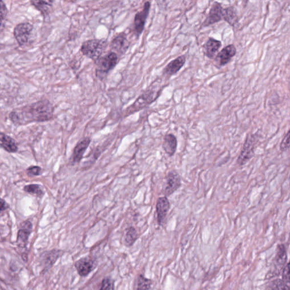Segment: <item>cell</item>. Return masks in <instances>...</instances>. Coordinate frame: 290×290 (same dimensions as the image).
<instances>
[{
  "label": "cell",
  "instance_id": "cell-29",
  "mask_svg": "<svg viewBox=\"0 0 290 290\" xmlns=\"http://www.w3.org/2000/svg\"><path fill=\"white\" fill-rule=\"evenodd\" d=\"M114 281L111 278L103 279L101 289L99 290H114Z\"/></svg>",
  "mask_w": 290,
  "mask_h": 290
},
{
  "label": "cell",
  "instance_id": "cell-23",
  "mask_svg": "<svg viewBox=\"0 0 290 290\" xmlns=\"http://www.w3.org/2000/svg\"><path fill=\"white\" fill-rule=\"evenodd\" d=\"M53 1H31L32 5L41 13L43 16H47L51 10Z\"/></svg>",
  "mask_w": 290,
  "mask_h": 290
},
{
  "label": "cell",
  "instance_id": "cell-34",
  "mask_svg": "<svg viewBox=\"0 0 290 290\" xmlns=\"http://www.w3.org/2000/svg\"><path fill=\"white\" fill-rule=\"evenodd\" d=\"M22 259L25 261H27V255H26V254H23V255H22Z\"/></svg>",
  "mask_w": 290,
  "mask_h": 290
},
{
  "label": "cell",
  "instance_id": "cell-33",
  "mask_svg": "<svg viewBox=\"0 0 290 290\" xmlns=\"http://www.w3.org/2000/svg\"><path fill=\"white\" fill-rule=\"evenodd\" d=\"M9 208L8 204L6 203L4 200L0 198V213Z\"/></svg>",
  "mask_w": 290,
  "mask_h": 290
},
{
  "label": "cell",
  "instance_id": "cell-14",
  "mask_svg": "<svg viewBox=\"0 0 290 290\" xmlns=\"http://www.w3.org/2000/svg\"><path fill=\"white\" fill-rule=\"evenodd\" d=\"M79 275L81 277H87L96 267L95 261L89 257L82 258L74 264Z\"/></svg>",
  "mask_w": 290,
  "mask_h": 290
},
{
  "label": "cell",
  "instance_id": "cell-6",
  "mask_svg": "<svg viewBox=\"0 0 290 290\" xmlns=\"http://www.w3.org/2000/svg\"><path fill=\"white\" fill-rule=\"evenodd\" d=\"M33 26L29 22L17 24L14 29V36L21 46L27 45L31 38Z\"/></svg>",
  "mask_w": 290,
  "mask_h": 290
},
{
  "label": "cell",
  "instance_id": "cell-3",
  "mask_svg": "<svg viewBox=\"0 0 290 290\" xmlns=\"http://www.w3.org/2000/svg\"><path fill=\"white\" fill-rule=\"evenodd\" d=\"M118 61H119V56L116 53L112 51L109 52L95 61L96 77L100 80H103L110 71L116 67Z\"/></svg>",
  "mask_w": 290,
  "mask_h": 290
},
{
  "label": "cell",
  "instance_id": "cell-20",
  "mask_svg": "<svg viewBox=\"0 0 290 290\" xmlns=\"http://www.w3.org/2000/svg\"><path fill=\"white\" fill-rule=\"evenodd\" d=\"M0 147L10 153H16L19 149L16 141L1 132H0Z\"/></svg>",
  "mask_w": 290,
  "mask_h": 290
},
{
  "label": "cell",
  "instance_id": "cell-5",
  "mask_svg": "<svg viewBox=\"0 0 290 290\" xmlns=\"http://www.w3.org/2000/svg\"><path fill=\"white\" fill-rule=\"evenodd\" d=\"M259 141V134H248L245 139L241 153L238 157L237 163L239 166H244L255 155V149Z\"/></svg>",
  "mask_w": 290,
  "mask_h": 290
},
{
  "label": "cell",
  "instance_id": "cell-17",
  "mask_svg": "<svg viewBox=\"0 0 290 290\" xmlns=\"http://www.w3.org/2000/svg\"><path fill=\"white\" fill-rule=\"evenodd\" d=\"M185 62V55L178 57L177 58L172 60L164 67L163 71V74L168 77L174 76L181 69V68L184 66Z\"/></svg>",
  "mask_w": 290,
  "mask_h": 290
},
{
  "label": "cell",
  "instance_id": "cell-32",
  "mask_svg": "<svg viewBox=\"0 0 290 290\" xmlns=\"http://www.w3.org/2000/svg\"><path fill=\"white\" fill-rule=\"evenodd\" d=\"M26 171L28 176H39L41 174L42 168L37 166H30L27 168Z\"/></svg>",
  "mask_w": 290,
  "mask_h": 290
},
{
  "label": "cell",
  "instance_id": "cell-18",
  "mask_svg": "<svg viewBox=\"0 0 290 290\" xmlns=\"http://www.w3.org/2000/svg\"><path fill=\"white\" fill-rule=\"evenodd\" d=\"M91 143V139L85 137L82 139L75 146L72 155V162L73 163H80L87 150Z\"/></svg>",
  "mask_w": 290,
  "mask_h": 290
},
{
  "label": "cell",
  "instance_id": "cell-28",
  "mask_svg": "<svg viewBox=\"0 0 290 290\" xmlns=\"http://www.w3.org/2000/svg\"><path fill=\"white\" fill-rule=\"evenodd\" d=\"M267 290H290V286L286 285L281 279H277L270 283Z\"/></svg>",
  "mask_w": 290,
  "mask_h": 290
},
{
  "label": "cell",
  "instance_id": "cell-30",
  "mask_svg": "<svg viewBox=\"0 0 290 290\" xmlns=\"http://www.w3.org/2000/svg\"><path fill=\"white\" fill-rule=\"evenodd\" d=\"M290 131H289L287 134L285 136L284 139H282L280 146H279V148H280V150L282 152H286L290 148Z\"/></svg>",
  "mask_w": 290,
  "mask_h": 290
},
{
  "label": "cell",
  "instance_id": "cell-24",
  "mask_svg": "<svg viewBox=\"0 0 290 290\" xmlns=\"http://www.w3.org/2000/svg\"><path fill=\"white\" fill-rule=\"evenodd\" d=\"M153 282L151 279L146 278L144 275H139L137 278L135 290H150Z\"/></svg>",
  "mask_w": 290,
  "mask_h": 290
},
{
  "label": "cell",
  "instance_id": "cell-15",
  "mask_svg": "<svg viewBox=\"0 0 290 290\" xmlns=\"http://www.w3.org/2000/svg\"><path fill=\"white\" fill-rule=\"evenodd\" d=\"M33 225L29 221H25L21 224L20 229L18 232L17 242L18 245L22 248L26 247L28 238L32 232Z\"/></svg>",
  "mask_w": 290,
  "mask_h": 290
},
{
  "label": "cell",
  "instance_id": "cell-2",
  "mask_svg": "<svg viewBox=\"0 0 290 290\" xmlns=\"http://www.w3.org/2000/svg\"><path fill=\"white\" fill-rule=\"evenodd\" d=\"M107 45L108 42L105 39H91L84 42L80 50L82 54L95 62L102 56Z\"/></svg>",
  "mask_w": 290,
  "mask_h": 290
},
{
  "label": "cell",
  "instance_id": "cell-10",
  "mask_svg": "<svg viewBox=\"0 0 290 290\" xmlns=\"http://www.w3.org/2000/svg\"><path fill=\"white\" fill-rule=\"evenodd\" d=\"M223 8L221 3L215 2L211 7L208 15L203 21L201 27H206L223 20Z\"/></svg>",
  "mask_w": 290,
  "mask_h": 290
},
{
  "label": "cell",
  "instance_id": "cell-9",
  "mask_svg": "<svg viewBox=\"0 0 290 290\" xmlns=\"http://www.w3.org/2000/svg\"><path fill=\"white\" fill-rule=\"evenodd\" d=\"M151 3L146 1L144 3V8L140 12L135 14L134 20V31L137 37H139L144 30L147 19L149 14Z\"/></svg>",
  "mask_w": 290,
  "mask_h": 290
},
{
  "label": "cell",
  "instance_id": "cell-12",
  "mask_svg": "<svg viewBox=\"0 0 290 290\" xmlns=\"http://www.w3.org/2000/svg\"><path fill=\"white\" fill-rule=\"evenodd\" d=\"M61 250L53 249L46 251L41 256V264L43 267V272H46L51 268L55 264L59 258L63 255Z\"/></svg>",
  "mask_w": 290,
  "mask_h": 290
},
{
  "label": "cell",
  "instance_id": "cell-8",
  "mask_svg": "<svg viewBox=\"0 0 290 290\" xmlns=\"http://www.w3.org/2000/svg\"><path fill=\"white\" fill-rule=\"evenodd\" d=\"M237 50L234 45H229L225 46L214 58V64L217 67L227 65L236 55Z\"/></svg>",
  "mask_w": 290,
  "mask_h": 290
},
{
  "label": "cell",
  "instance_id": "cell-4",
  "mask_svg": "<svg viewBox=\"0 0 290 290\" xmlns=\"http://www.w3.org/2000/svg\"><path fill=\"white\" fill-rule=\"evenodd\" d=\"M161 91L162 89L157 91L152 88L147 89L142 95L139 96L133 105L128 107L125 112L126 116L137 112L155 102L159 96Z\"/></svg>",
  "mask_w": 290,
  "mask_h": 290
},
{
  "label": "cell",
  "instance_id": "cell-11",
  "mask_svg": "<svg viewBox=\"0 0 290 290\" xmlns=\"http://www.w3.org/2000/svg\"><path fill=\"white\" fill-rule=\"evenodd\" d=\"M130 47V42L125 32H122L114 37L111 44V48L112 52L116 53L118 56L123 55Z\"/></svg>",
  "mask_w": 290,
  "mask_h": 290
},
{
  "label": "cell",
  "instance_id": "cell-7",
  "mask_svg": "<svg viewBox=\"0 0 290 290\" xmlns=\"http://www.w3.org/2000/svg\"><path fill=\"white\" fill-rule=\"evenodd\" d=\"M181 182L180 175L176 171H171L166 177V183L163 186V194L167 196L173 195L181 187Z\"/></svg>",
  "mask_w": 290,
  "mask_h": 290
},
{
  "label": "cell",
  "instance_id": "cell-22",
  "mask_svg": "<svg viewBox=\"0 0 290 290\" xmlns=\"http://www.w3.org/2000/svg\"><path fill=\"white\" fill-rule=\"evenodd\" d=\"M223 20L232 26L238 23L239 17L237 10L233 6H229L223 9Z\"/></svg>",
  "mask_w": 290,
  "mask_h": 290
},
{
  "label": "cell",
  "instance_id": "cell-19",
  "mask_svg": "<svg viewBox=\"0 0 290 290\" xmlns=\"http://www.w3.org/2000/svg\"><path fill=\"white\" fill-rule=\"evenodd\" d=\"M177 138L173 134H168L164 136L162 147L168 156H174L177 152Z\"/></svg>",
  "mask_w": 290,
  "mask_h": 290
},
{
  "label": "cell",
  "instance_id": "cell-1",
  "mask_svg": "<svg viewBox=\"0 0 290 290\" xmlns=\"http://www.w3.org/2000/svg\"><path fill=\"white\" fill-rule=\"evenodd\" d=\"M54 108L48 100H41L30 106L13 111L9 118L14 124L24 125L32 122H44L53 117Z\"/></svg>",
  "mask_w": 290,
  "mask_h": 290
},
{
  "label": "cell",
  "instance_id": "cell-31",
  "mask_svg": "<svg viewBox=\"0 0 290 290\" xmlns=\"http://www.w3.org/2000/svg\"><path fill=\"white\" fill-rule=\"evenodd\" d=\"M286 285L290 286V263L286 265L282 270V279Z\"/></svg>",
  "mask_w": 290,
  "mask_h": 290
},
{
  "label": "cell",
  "instance_id": "cell-16",
  "mask_svg": "<svg viewBox=\"0 0 290 290\" xmlns=\"http://www.w3.org/2000/svg\"><path fill=\"white\" fill-rule=\"evenodd\" d=\"M222 45L223 44L221 41L212 37L209 38L203 45L204 55L210 59H214L221 48Z\"/></svg>",
  "mask_w": 290,
  "mask_h": 290
},
{
  "label": "cell",
  "instance_id": "cell-13",
  "mask_svg": "<svg viewBox=\"0 0 290 290\" xmlns=\"http://www.w3.org/2000/svg\"><path fill=\"white\" fill-rule=\"evenodd\" d=\"M170 209V203L167 197H161L157 199L156 204L157 221L159 225H162L165 221Z\"/></svg>",
  "mask_w": 290,
  "mask_h": 290
},
{
  "label": "cell",
  "instance_id": "cell-27",
  "mask_svg": "<svg viewBox=\"0 0 290 290\" xmlns=\"http://www.w3.org/2000/svg\"><path fill=\"white\" fill-rule=\"evenodd\" d=\"M23 190L24 192L38 197H42L45 195V192L42 189V186L39 184L26 185L24 187Z\"/></svg>",
  "mask_w": 290,
  "mask_h": 290
},
{
  "label": "cell",
  "instance_id": "cell-21",
  "mask_svg": "<svg viewBox=\"0 0 290 290\" xmlns=\"http://www.w3.org/2000/svg\"><path fill=\"white\" fill-rule=\"evenodd\" d=\"M287 261V252L284 245H279L277 247V253L275 256V268L277 271L282 269L286 266Z\"/></svg>",
  "mask_w": 290,
  "mask_h": 290
},
{
  "label": "cell",
  "instance_id": "cell-26",
  "mask_svg": "<svg viewBox=\"0 0 290 290\" xmlns=\"http://www.w3.org/2000/svg\"><path fill=\"white\" fill-rule=\"evenodd\" d=\"M8 13L5 2L0 0V33L4 30Z\"/></svg>",
  "mask_w": 290,
  "mask_h": 290
},
{
  "label": "cell",
  "instance_id": "cell-25",
  "mask_svg": "<svg viewBox=\"0 0 290 290\" xmlns=\"http://www.w3.org/2000/svg\"><path fill=\"white\" fill-rule=\"evenodd\" d=\"M138 238V235L135 228L134 227L128 228L125 236V242L126 245L130 246L133 245Z\"/></svg>",
  "mask_w": 290,
  "mask_h": 290
}]
</instances>
